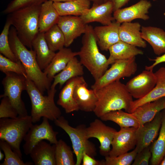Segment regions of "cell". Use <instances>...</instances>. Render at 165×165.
Instances as JSON below:
<instances>
[{
    "instance_id": "cell-1",
    "label": "cell",
    "mask_w": 165,
    "mask_h": 165,
    "mask_svg": "<svg viewBox=\"0 0 165 165\" xmlns=\"http://www.w3.org/2000/svg\"><path fill=\"white\" fill-rule=\"evenodd\" d=\"M9 38L11 49L24 66L28 78L35 83L43 94L45 91L50 89L51 82L40 69L35 52L32 49L28 50L22 43L14 27L10 29Z\"/></svg>"
},
{
    "instance_id": "cell-2",
    "label": "cell",
    "mask_w": 165,
    "mask_h": 165,
    "mask_svg": "<svg viewBox=\"0 0 165 165\" xmlns=\"http://www.w3.org/2000/svg\"><path fill=\"white\" fill-rule=\"evenodd\" d=\"M97 101L93 112L100 118L111 111L124 109L128 112L133 97L124 85L119 80L94 90Z\"/></svg>"
},
{
    "instance_id": "cell-3",
    "label": "cell",
    "mask_w": 165,
    "mask_h": 165,
    "mask_svg": "<svg viewBox=\"0 0 165 165\" xmlns=\"http://www.w3.org/2000/svg\"><path fill=\"white\" fill-rule=\"evenodd\" d=\"M78 56L80 62L90 72L95 81L101 77L110 65L108 59L99 51L94 28L86 24Z\"/></svg>"
},
{
    "instance_id": "cell-4",
    "label": "cell",
    "mask_w": 165,
    "mask_h": 165,
    "mask_svg": "<svg viewBox=\"0 0 165 165\" xmlns=\"http://www.w3.org/2000/svg\"><path fill=\"white\" fill-rule=\"evenodd\" d=\"M41 5L18 9L9 14L8 17L21 42L30 49H32V42L39 32Z\"/></svg>"
},
{
    "instance_id": "cell-5",
    "label": "cell",
    "mask_w": 165,
    "mask_h": 165,
    "mask_svg": "<svg viewBox=\"0 0 165 165\" xmlns=\"http://www.w3.org/2000/svg\"><path fill=\"white\" fill-rule=\"evenodd\" d=\"M26 89L31 105V115L33 123L39 122L42 117L54 121L61 116V111L56 105L54 97L55 88H50L48 95L44 96L35 83L28 78L26 81Z\"/></svg>"
},
{
    "instance_id": "cell-6",
    "label": "cell",
    "mask_w": 165,
    "mask_h": 165,
    "mask_svg": "<svg viewBox=\"0 0 165 165\" xmlns=\"http://www.w3.org/2000/svg\"><path fill=\"white\" fill-rule=\"evenodd\" d=\"M32 123L31 115L0 119V139L7 142L21 158L20 145Z\"/></svg>"
},
{
    "instance_id": "cell-7",
    "label": "cell",
    "mask_w": 165,
    "mask_h": 165,
    "mask_svg": "<svg viewBox=\"0 0 165 165\" xmlns=\"http://www.w3.org/2000/svg\"><path fill=\"white\" fill-rule=\"evenodd\" d=\"M54 122L55 125L63 130L70 139L76 158L75 165H81L85 153L94 158L97 155L96 148L95 145L89 141L86 136V127L85 125L72 127L69 125L68 121L61 116Z\"/></svg>"
},
{
    "instance_id": "cell-8",
    "label": "cell",
    "mask_w": 165,
    "mask_h": 165,
    "mask_svg": "<svg viewBox=\"0 0 165 165\" xmlns=\"http://www.w3.org/2000/svg\"><path fill=\"white\" fill-rule=\"evenodd\" d=\"M5 74L6 76L2 81L4 93L0 95V98L8 97L17 111L18 116H23L28 115L21 97L22 91L26 90L27 78L23 75L13 72H8Z\"/></svg>"
},
{
    "instance_id": "cell-9",
    "label": "cell",
    "mask_w": 165,
    "mask_h": 165,
    "mask_svg": "<svg viewBox=\"0 0 165 165\" xmlns=\"http://www.w3.org/2000/svg\"><path fill=\"white\" fill-rule=\"evenodd\" d=\"M137 68L135 57L117 60L101 77L95 81L91 88L96 90L122 78L130 77L135 73Z\"/></svg>"
},
{
    "instance_id": "cell-10",
    "label": "cell",
    "mask_w": 165,
    "mask_h": 165,
    "mask_svg": "<svg viewBox=\"0 0 165 165\" xmlns=\"http://www.w3.org/2000/svg\"><path fill=\"white\" fill-rule=\"evenodd\" d=\"M58 133L53 130L49 119L43 117L41 124L32 125L24 138L25 143L23 146L24 152L26 155H29L34 146L44 140L48 141L50 144H55L58 141L57 136Z\"/></svg>"
},
{
    "instance_id": "cell-11",
    "label": "cell",
    "mask_w": 165,
    "mask_h": 165,
    "mask_svg": "<svg viewBox=\"0 0 165 165\" xmlns=\"http://www.w3.org/2000/svg\"><path fill=\"white\" fill-rule=\"evenodd\" d=\"M117 131L108 126L99 119H96L90 123L89 126L85 129V133L88 139L96 138L99 141L100 154L105 157L109 156L111 145Z\"/></svg>"
},
{
    "instance_id": "cell-12",
    "label": "cell",
    "mask_w": 165,
    "mask_h": 165,
    "mask_svg": "<svg viewBox=\"0 0 165 165\" xmlns=\"http://www.w3.org/2000/svg\"><path fill=\"white\" fill-rule=\"evenodd\" d=\"M156 82L153 70L145 69L130 79L125 86L132 97L138 99L150 93L155 86Z\"/></svg>"
},
{
    "instance_id": "cell-13",
    "label": "cell",
    "mask_w": 165,
    "mask_h": 165,
    "mask_svg": "<svg viewBox=\"0 0 165 165\" xmlns=\"http://www.w3.org/2000/svg\"><path fill=\"white\" fill-rule=\"evenodd\" d=\"M137 128H121L114 136L109 156H116L128 152L136 146Z\"/></svg>"
},
{
    "instance_id": "cell-14",
    "label": "cell",
    "mask_w": 165,
    "mask_h": 165,
    "mask_svg": "<svg viewBox=\"0 0 165 165\" xmlns=\"http://www.w3.org/2000/svg\"><path fill=\"white\" fill-rule=\"evenodd\" d=\"M163 112H158L151 121L137 129L135 149L137 153L149 146L157 137L162 125Z\"/></svg>"
},
{
    "instance_id": "cell-15",
    "label": "cell",
    "mask_w": 165,
    "mask_h": 165,
    "mask_svg": "<svg viewBox=\"0 0 165 165\" xmlns=\"http://www.w3.org/2000/svg\"><path fill=\"white\" fill-rule=\"evenodd\" d=\"M57 24L64 37V46H69L74 40L86 30L85 24L79 16L68 15L60 16Z\"/></svg>"
},
{
    "instance_id": "cell-16",
    "label": "cell",
    "mask_w": 165,
    "mask_h": 165,
    "mask_svg": "<svg viewBox=\"0 0 165 165\" xmlns=\"http://www.w3.org/2000/svg\"><path fill=\"white\" fill-rule=\"evenodd\" d=\"M152 4L148 0H140L129 7L119 9L114 12L113 16L117 23L131 22L135 19H140L145 20H148L147 14Z\"/></svg>"
},
{
    "instance_id": "cell-17",
    "label": "cell",
    "mask_w": 165,
    "mask_h": 165,
    "mask_svg": "<svg viewBox=\"0 0 165 165\" xmlns=\"http://www.w3.org/2000/svg\"><path fill=\"white\" fill-rule=\"evenodd\" d=\"M114 11V6L110 0L99 5H93L84 14L80 17L87 24L93 22H97L103 25L110 24L114 20L112 15Z\"/></svg>"
},
{
    "instance_id": "cell-18",
    "label": "cell",
    "mask_w": 165,
    "mask_h": 165,
    "mask_svg": "<svg viewBox=\"0 0 165 165\" xmlns=\"http://www.w3.org/2000/svg\"><path fill=\"white\" fill-rule=\"evenodd\" d=\"M121 24L116 21L108 25L94 28L97 44L102 50H108L112 46L120 41L119 31Z\"/></svg>"
},
{
    "instance_id": "cell-19",
    "label": "cell",
    "mask_w": 165,
    "mask_h": 165,
    "mask_svg": "<svg viewBox=\"0 0 165 165\" xmlns=\"http://www.w3.org/2000/svg\"><path fill=\"white\" fill-rule=\"evenodd\" d=\"M85 81L82 76L72 78L66 82L61 91L57 104L64 109L66 113L79 110L73 97L74 91L77 84Z\"/></svg>"
},
{
    "instance_id": "cell-20",
    "label": "cell",
    "mask_w": 165,
    "mask_h": 165,
    "mask_svg": "<svg viewBox=\"0 0 165 165\" xmlns=\"http://www.w3.org/2000/svg\"><path fill=\"white\" fill-rule=\"evenodd\" d=\"M154 73L156 79L155 86L145 96L133 101L128 112L132 113L137 108L145 103L165 97V67L160 68Z\"/></svg>"
},
{
    "instance_id": "cell-21",
    "label": "cell",
    "mask_w": 165,
    "mask_h": 165,
    "mask_svg": "<svg viewBox=\"0 0 165 165\" xmlns=\"http://www.w3.org/2000/svg\"><path fill=\"white\" fill-rule=\"evenodd\" d=\"M85 81L79 83L75 86L73 97L79 110L89 112H93L97 101L95 90L89 89Z\"/></svg>"
},
{
    "instance_id": "cell-22",
    "label": "cell",
    "mask_w": 165,
    "mask_h": 165,
    "mask_svg": "<svg viewBox=\"0 0 165 165\" xmlns=\"http://www.w3.org/2000/svg\"><path fill=\"white\" fill-rule=\"evenodd\" d=\"M55 145L42 140L32 149L29 155L35 165H56Z\"/></svg>"
},
{
    "instance_id": "cell-23",
    "label": "cell",
    "mask_w": 165,
    "mask_h": 165,
    "mask_svg": "<svg viewBox=\"0 0 165 165\" xmlns=\"http://www.w3.org/2000/svg\"><path fill=\"white\" fill-rule=\"evenodd\" d=\"M79 52H73L66 47L58 51L43 72L52 82L54 76L61 71L73 57L78 56Z\"/></svg>"
},
{
    "instance_id": "cell-24",
    "label": "cell",
    "mask_w": 165,
    "mask_h": 165,
    "mask_svg": "<svg viewBox=\"0 0 165 165\" xmlns=\"http://www.w3.org/2000/svg\"><path fill=\"white\" fill-rule=\"evenodd\" d=\"M119 31L120 40L136 47L145 48L147 44L141 36V26L138 22H124Z\"/></svg>"
},
{
    "instance_id": "cell-25",
    "label": "cell",
    "mask_w": 165,
    "mask_h": 165,
    "mask_svg": "<svg viewBox=\"0 0 165 165\" xmlns=\"http://www.w3.org/2000/svg\"><path fill=\"white\" fill-rule=\"evenodd\" d=\"M142 38L151 46L154 53L159 56L165 53V31L160 28L142 26Z\"/></svg>"
},
{
    "instance_id": "cell-26",
    "label": "cell",
    "mask_w": 165,
    "mask_h": 165,
    "mask_svg": "<svg viewBox=\"0 0 165 165\" xmlns=\"http://www.w3.org/2000/svg\"><path fill=\"white\" fill-rule=\"evenodd\" d=\"M164 100L165 97L145 103L134 110L132 113L138 121L139 127L138 129L151 121L158 112L165 109Z\"/></svg>"
},
{
    "instance_id": "cell-27",
    "label": "cell",
    "mask_w": 165,
    "mask_h": 165,
    "mask_svg": "<svg viewBox=\"0 0 165 165\" xmlns=\"http://www.w3.org/2000/svg\"><path fill=\"white\" fill-rule=\"evenodd\" d=\"M44 32H39L32 42L38 64L42 70L50 63L56 53L49 48L44 38Z\"/></svg>"
},
{
    "instance_id": "cell-28",
    "label": "cell",
    "mask_w": 165,
    "mask_h": 165,
    "mask_svg": "<svg viewBox=\"0 0 165 165\" xmlns=\"http://www.w3.org/2000/svg\"><path fill=\"white\" fill-rule=\"evenodd\" d=\"M84 74L83 66L76 57L71 59L66 67L54 77L50 88H55L57 84L61 88L69 80L82 76Z\"/></svg>"
},
{
    "instance_id": "cell-29",
    "label": "cell",
    "mask_w": 165,
    "mask_h": 165,
    "mask_svg": "<svg viewBox=\"0 0 165 165\" xmlns=\"http://www.w3.org/2000/svg\"><path fill=\"white\" fill-rule=\"evenodd\" d=\"M90 0H74L64 2H53L60 16L72 15L80 16L90 8Z\"/></svg>"
},
{
    "instance_id": "cell-30",
    "label": "cell",
    "mask_w": 165,
    "mask_h": 165,
    "mask_svg": "<svg viewBox=\"0 0 165 165\" xmlns=\"http://www.w3.org/2000/svg\"><path fill=\"white\" fill-rule=\"evenodd\" d=\"M108 51L110 56L108 60L110 64L117 60L128 59L143 54V51L137 47L121 41L112 46Z\"/></svg>"
},
{
    "instance_id": "cell-31",
    "label": "cell",
    "mask_w": 165,
    "mask_h": 165,
    "mask_svg": "<svg viewBox=\"0 0 165 165\" xmlns=\"http://www.w3.org/2000/svg\"><path fill=\"white\" fill-rule=\"evenodd\" d=\"M53 3L51 0H49L41 5L39 17V32H45L57 24L60 16Z\"/></svg>"
},
{
    "instance_id": "cell-32",
    "label": "cell",
    "mask_w": 165,
    "mask_h": 165,
    "mask_svg": "<svg viewBox=\"0 0 165 165\" xmlns=\"http://www.w3.org/2000/svg\"><path fill=\"white\" fill-rule=\"evenodd\" d=\"M104 121H111L117 124L121 128L134 127L138 129L139 123L133 113L125 112L122 110L111 111L100 118Z\"/></svg>"
},
{
    "instance_id": "cell-33",
    "label": "cell",
    "mask_w": 165,
    "mask_h": 165,
    "mask_svg": "<svg viewBox=\"0 0 165 165\" xmlns=\"http://www.w3.org/2000/svg\"><path fill=\"white\" fill-rule=\"evenodd\" d=\"M152 156L150 164L152 165H160L165 156V112H163L162 125L159 135L150 146Z\"/></svg>"
},
{
    "instance_id": "cell-34",
    "label": "cell",
    "mask_w": 165,
    "mask_h": 165,
    "mask_svg": "<svg viewBox=\"0 0 165 165\" xmlns=\"http://www.w3.org/2000/svg\"><path fill=\"white\" fill-rule=\"evenodd\" d=\"M45 39L49 47L55 52L63 48L65 40L63 34L57 24L44 32Z\"/></svg>"
},
{
    "instance_id": "cell-35",
    "label": "cell",
    "mask_w": 165,
    "mask_h": 165,
    "mask_svg": "<svg viewBox=\"0 0 165 165\" xmlns=\"http://www.w3.org/2000/svg\"><path fill=\"white\" fill-rule=\"evenodd\" d=\"M55 158L56 165H75L73 151L62 139L55 144Z\"/></svg>"
},
{
    "instance_id": "cell-36",
    "label": "cell",
    "mask_w": 165,
    "mask_h": 165,
    "mask_svg": "<svg viewBox=\"0 0 165 165\" xmlns=\"http://www.w3.org/2000/svg\"><path fill=\"white\" fill-rule=\"evenodd\" d=\"M0 147L5 155L4 160L0 165H31L30 162L24 163L17 153L12 149L10 145L6 141L0 139Z\"/></svg>"
},
{
    "instance_id": "cell-37",
    "label": "cell",
    "mask_w": 165,
    "mask_h": 165,
    "mask_svg": "<svg viewBox=\"0 0 165 165\" xmlns=\"http://www.w3.org/2000/svg\"><path fill=\"white\" fill-rule=\"evenodd\" d=\"M11 24L8 17L0 35V53L4 56L15 61L18 60L12 51L10 46L9 35Z\"/></svg>"
},
{
    "instance_id": "cell-38",
    "label": "cell",
    "mask_w": 165,
    "mask_h": 165,
    "mask_svg": "<svg viewBox=\"0 0 165 165\" xmlns=\"http://www.w3.org/2000/svg\"><path fill=\"white\" fill-rule=\"evenodd\" d=\"M0 70L4 73L13 72L28 78L26 70L21 61H14L0 54Z\"/></svg>"
},
{
    "instance_id": "cell-39",
    "label": "cell",
    "mask_w": 165,
    "mask_h": 165,
    "mask_svg": "<svg viewBox=\"0 0 165 165\" xmlns=\"http://www.w3.org/2000/svg\"><path fill=\"white\" fill-rule=\"evenodd\" d=\"M134 148L132 151L127 152L116 156L105 157V165H130L137 154Z\"/></svg>"
},
{
    "instance_id": "cell-40",
    "label": "cell",
    "mask_w": 165,
    "mask_h": 165,
    "mask_svg": "<svg viewBox=\"0 0 165 165\" xmlns=\"http://www.w3.org/2000/svg\"><path fill=\"white\" fill-rule=\"evenodd\" d=\"M49 0H13L3 11L4 14H9L18 9L33 6L41 5Z\"/></svg>"
},
{
    "instance_id": "cell-41",
    "label": "cell",
    "mask_w": 165,
    "mask_h": 165,
    "mask_svg": "<svg viewBox=\"0 0 165 165\" xmlns=\"http://www.w3.org/2000/svg\"><path fill=\"white\" fill-rule=\"evenodd\" d=\"M2 98L0 104V118H15L18 116L17 111L7 97Z\"/></svg>"
},
{
    "instance_id": "cell-42",
    "label": "cell",
    "mask_w": 165,
    "mask_h": 165,
    "mask_svg": "<svg viewBox=\"0 0 165 165\" xmlns=\"http://www.w3.org/2000/svg\"><path fill=\"white\" fill-rule=\"evenodd\" d=\"M152 156V153L149 146L137 153L132 165H148Z\"/></svg>"
},
{
    "instance_id": "cell-43",
    "label": "cell",
    "mask_w": 165,
    "mask_h": 165,
    "mask_svg": "<svg viewBox=\"0 0 165 165\" xmlns=\"http://www.w3.org/2000/svg\"><path fill=\"white\" fill-rule=\"evenodd\" d=\"M82 161V165H105V160H96L86 153L83 155Z\"/></svg>"
},
{
    "instance_id": "cell-44",
    "label": "cell",
    "mask_w": 165,
    "mask_h": 165,
    "mask_svg": "<svg viewBox=\"0 0 165 165\" xmlns=\"http://www.w3.org/2000/svg\"><path fill=\"white\" fill-rule=\"evenodd\" d=\"M154 62L153 64L149 66H146L145 69L147 70H153L154 68L158 64L165 62V53L163 55L156 57L153 60Z\"/></svg>"
},
{
    "instance_id": "cell-45",
    "label": "cell",
    "mask_w": 165,
    "mask_h": 165,
    "mask_svg": "<svg viewBox=\"0 0 165 165\" xmlns=\"http://www.w3.org/2000/svg\"><path fill=\"white\" fill-rule=\"evenodd\" d=\"M113 3L114 6V11L121 8L126 5L130 0H110Z\"/></svg>"
},
{
    "instance_id": "cell-46",
    "label": "cell",
    "mask_w": 165,
    "mask_h": 165,
    "mask_svg": "<svg viewBox=\"0 0 165 165\" xmlns=\"http://www.w3.org/2000/svg\"><path fill=\"white\" fill-rule=\"evenodd\" d=\"M93 2V5H99L104 2V0H90Z\"/></svg>"
},
{
    "instance_id": "cell-47",
    "label": "cell",
    "mask_w": 165,
    "mask_h": 165,
    "mask_svg": "<svg viewBox=\"0 0 165 165\" xmlns=\"http://www.w3.org/2000/svg\"><path fill=\"white\" fill-rule=\"evenodd\" d=\"M53 2H64L74 0H51Z\"/></svg>"
},
{
    "instance_id": "cell-48",
    "label": "cell",
    "mask_w": 165,
    "mask_h": 165,
    "mask_svg": "<svg viewBox=\"0 0 165 165\" xmlns=\"http://www.w3.org/2000/svg\"><path fill=\"white\" fill-rule=\"evenodd\" d=\"M5 156L4 154H3L2 151L1 149L0 150V160H2Z\"/></svg>"
},
{
    "instance_id": "cell-49",
    "label": "cell",
    "mask_w": 165,
    "mask_h": 165,
    "mask_svg": "<svg viewBox=\"0 0 165 165\" xmlns=\"http://www.w3.org/2000/svg\"><path fill=\"white\" fill-rule=\"evenodd\" d=\"M160 165H165V156L160 162Z\"/></svg>"
},
{
    "instance_id": "cell-50",
    "label": "cell",
    "mask_w": 165,
    "mask_h": 165,
    "mask_svg": "<svg viewBox=\"0 0 165 165\" xmlns=\"http://www.w3.org/2000/svg\"><path fill=\"white\" fill-rule=\"evenodd\" d=\"M110 0H104V2H106L107 1H109Z\"/></svg>"
},
{
    "instance_id": "cell-51",
    "label": "cell",
    "mask_w": 165,
    "mask_h": 165,
    "mask_svg": "<svg viewBox=\"0 0 165 165\" xmlns=\"http://www.w3.org/2000/svg\"><path fill=\"white\" fill-rule=\"evenodd\" d=\"M164 105H165V100H164Z\"/></svg>"
},
{
    "instance_id": "cell-52",
    "label": "cell",
    "mask_w": 165,
    "mask_h": 165,
    "mask_svg": "<svg viewBox=\"0 0 165 165\" xmlns=\"http://www.w3.org/2000/svg\"><path fill=\"white\" fill-rule=\"evenodd\" d=\"M153 1H156V0H153Z\"/></svg>"
}]
</instances>
